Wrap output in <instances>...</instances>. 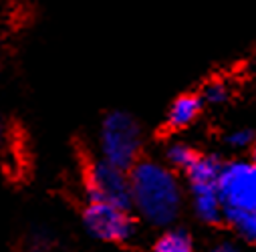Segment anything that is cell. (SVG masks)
I'll return each instance as SVG.
<instances>
[{"label":"cell","mask_w":256,"mask_h":252,"mask_svg":"<svg viewBox=\"0 0 256 252\" xmlns=\"http://www.w3.org/2000/svg\"><path fill=\"white\" fill-rule=\"evenodd\" d=\"M182 180L184 176L164 160L146 156L130 170L132 208L144 224L158 230L178 224L188 190Z\"/></svg>","instance_id":"cell-1"},{"label":"cell","mask_w":256,"mask_h":252,"mask_svg":"<svg viewBox=\"0 0 256 252\" xmlns=\"http://www.w3.org/2000/svg\"><path fill=\"white\" fill-rule=\"evenodd\" d=\"M146 150V132L130 111H107L97 132V154L113 166L130 172Z\"/></svg>","instance_id":"cell-2"},{"label":"cell","mask_w":256,"mask_h":252,"mask_svg":"<svg viewBox=\"0 0 256 252\" xmlns=\"http://www.w3.org/2000/svg\"><path fill=\"white\" fill-rule=\"evenodd\" d=\"M140 218L134 210L121 208L103 200H87L81 210L83 230L103 244H130L140 228Z\"/></svg>","instance_id":"cell-3"},{"label":"cell","mask_w":256,"mask_h":252,"mask_svg":"<svg viewBox=\"0 0 256 252\" xmlns=\"http://www.w3.org/2000/svg\"><path fill=\"white\" fill-rule=\"evenodd\" d=\"M83 184L87 200H103L121 208H132V184L130 172L113 166L99 154L83 162Z\"/></svg>","instance_id":"cell-4"},{"label":"cell","mask_w":256,"mask_h":252,"mask_svg":"<svg viewBox=\"0 0 256 252\" xmlns=\"http://www.w3.org/2000/svg\"><path fill=\"white\" fill-rule=\"evenodd\" d=\"M218 190L226 208L256 212V162L250 158L226 160Z\"/></svg>","instance_id":"cell-5"},{"label":"cell","mask_w":256,"mask_h":252,"mask_svg":"<svg viewBox=\"0 0 256 252\" xmlns=\"http://www.w3.org/2000/svg\"><path fill=\"white\" fill-rule=\"evenodd\" d=\"M186 188H188V206L194 218L208 228L224 226L226 206L220 196L218 184H196Z\"/></svg>","instance_id":"cell-6"},{"label":"cell","mask_w":256,"mask_h":252,"mask_svg":"<svg viewBox=\"0 0 256 252\" xmlns=\"http://www.w3.org/2000/svg\"><path fill=\"white\" fill-rule=\"evenodd\" d=\"M204 107H206V103H204L200 91H186V93L178 95L166 111L164 128L172 134L190 130L192 125L200 119Z\"/></svg>","instance_id":"cell-7"},{"label":"cell","mask_w":256,"mask_h":252,"mask_svg":"<svg viewBox=\"0 0 256 252\" xmlns=\"http://www.w3.org/2000/svg\"><path fill=\"white\" fill-rule=\"evenodd\" d=\"M226 160L216 154V152H200L198 158L194 160L182 176L186 186H196V184H218L222 168H224Z\"/></svg>","instance_id":"cell-8"},{"label":"cell","mask_w":256,"mask_h":252,"mask_svg":"<svg viewBox=\"0 0 256 252\" xmlns=\"http://www.w3.org/2000/svg\"><path fill=\"white\" fill-rule=\"evenodd\" d=\"M194 246H196V240L188 228L172 224L158 234V238L152 244V250H156V252H192Z\"/></svg>","instance_id":"cell-9"},{"label":"cell","mask_w":256,"mask_h":252,"mask_svg":"<svg viewBox=\"0 0 256 252\" xmlns=\"http://www.w3.org/2000/svg\"><path fill=\"white\" fill-rule=\"evenodd\" d=\"M224 226L234 232L238 240L244 244L256 246V212L240 210V208H226Z\"/></svg>","instance_id":"cell-10"},{"label":"cell","mask_w":256,"mask_h":252,"mask_svg":"<svg viewBox=\"0 0 256 252\" xmlns=\"http://www.w3.org/2000/svg\"><path fill=\"white\" fill-rule=\"evenodd\" d=\"M198 154L200 152L194 146L184 142V140H170L164 146V162L180 174H184L192 164H194Z\"/></svg>","instance_id":"cell-11"},{"label":"cell","mask_w":256,"mask_h":252,"mask_svg":"<svg viewBox=\"0 0 256 252\" xmlns=\"http://www.w3.org/2000/svg\"><path fill=\"white\" fill-rule=\"evenodd\" d=\"M200 95L206 103V107H220L224 103H228L230 99V89L222 79H210L202 85Z\"/></svg>","instance_id":"cell-12"},{"label":"cell","mask_w":256,"mask_h":252,"mask_svg":"<svg viewBox=\"0 0 256 252\" xmlns=\"http://www.w3.org/2000/svg\"><path fill=\"white\" fill-rule=\"evenodd\" d=\"M256 142V132L252 128H236L224 136V146L232 152H250Z\"/></svg>","instance_id":"cell-13"},{"label":"cell","mask_w":256,"mask_h":252,"mask_svg":"<svg viewBox=\"0 0 256 252\" xmlns=\"http://www.w3.org/2000/svg\"><path fill=\"white\" fill-rule=\"evenodd\" d=\"M214 250H218V252H234V250H238V244H236V240H230V238H224V240H220V242H216V246H214Z\"/></svg>","instance_id":"cell-14"},{"label":"cell","mask_w":256,"mask_h":252,"mask_svg":"<svg viewBox=\"0 0 256 252\" xmlns=\"http://www.w3.org/2000/svg\"><path fill=\"white\" fill-rule=\"evenodd\" d=\"M248 158H250L252 162H256V142H254V146L250 148V152H248Z\"/></svg>","instance_id":"cell-15"}]
</instances>
